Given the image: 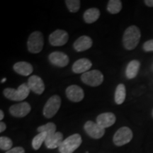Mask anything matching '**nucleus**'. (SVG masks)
I'll use <instances>...</instances> for the list:
<instances>
[{"label":"nucleus","mask_w":153,"mask_h":153,"mask_svg":"<svg viewBox=\"0 0 153 153\" xmlns=\"http://www.w3.org/2000/svg\"><path fill=\"white\" fill-rule=\"evenodd\" d=\"M140 30L136 26H131L125 30L123 36V44L126 50L132 51L137 47L140 40Z\"/></svg>","instance_id":"nucleus-1"},{"label":"nucleus","mask_w":153,"mask_h":153,"mask_svg":"<svg viewBox=\"0 0 153 153\" xmlns=\"http://www.w3.org/2000/svg\"><path fill=\"white\" fill-rule=\"evenodd\" d=\"M30 88L28 84L24 83L21 85L17 89L13 88H7L3 91L4 95L6 98L11 101H20L26 99L30 93Z\"/></svg>","instance_id":"nucleus-2"},{"label":"nucleus","mask_w":153,"mask_h":153,"mask_svg":"<svg viewBox=\"0 0 153 153\" xmlns=\"http://www.w3.org/2000/svg\"><path fill=\"white\" fill-rule=\"evenodd\" d=\"M82 143L81 135L78 133L73 134L62 141L58 150L60 153H73L81 145Z\"/></svg>","instance_id":"nucleus-3"},{"label":"nucleus","mask_w":153,"mask_h":153,"mask_svg":"<svg viewBox=\"0 0 153 153\" xmlns=\"http://www.w3.org/2000/svg\"><path fill=\"white\" fill-rule=\"evenodd\" d=\"M44 45V38L41 32L34 31L29 36L27 42L28 50L30 53H40L43 49Z\"/></svg>","instance_id":"nucleus-4"},{"label":"nucleus","mask_w":153,"mask_h":153,"mask_svg":"<svg viewBox=\"0 0 153 153\" xmlns=\"http://www.w3.org/2000/svg\"><path fill=\"white\" fill-rule=\"evenodd\" d=\"M61 106V99L58 95H54L51 97L47 102L43 109V114L45 118H51L57 114Z\"/></svg>","instance_id":"nucleus-5"},{"label":"nucleus","mask_w":153,"mask_h":153,"mask_svg":"<svg viewBox=\"0 0 153 153\" xmlns=\"http://www.w3.org/2000/svg\"><path fill=\"white\" fill-rule=\"evenodd\" d=\"M133 132L128 127L120 128L116 133L114 134L113 137V141L115 145L116 146H123V145L128 144L133 139Z\"/></svg>","instance_id":"nucleus-6"},{"label":"nucleus","mask_w":153,"mask_h":153,"mask_svg":"<svg viewBox=\"0 0 153 153\" xmlns=\"http://www.w3.org/2000/svg\"><path fill=\"white\" fill-rule=\"evenodd\" d=\"M81 79L86 85L91 87H98L104 81V75L99 70H94L82 74Z\"/></svg>","instance_id":"nucleus-7"},{"label":"nucleus","mask_w":153,"mask_h":153,"mask_svg":"<svg viewBox=\"0 0 153 153\" xmlns=\"http://www.w3.org/2000/svg\"><path fill=\"white\" fill-rule=\"evenodd\" d=\"M84 129L86 133L94 139H100L104 136L105 129L103 128L97 123L88 120L84 125Z\"/></svg>","instance_id":"nucleus-8"},{"label":"nucleus","mask_w":153,"mask_h":153,"mask_svg":"<svg viewBox=\"0 0 153 153\" xmlns=\"http://www.w3.org/2000/svg\"><path fill=\"white\" fill-rule=\"evenodd\" d=\"M69 35L64 30L57 29L49 36V42L53 46H62L68 43Z\"/></svg>","instance_id":"nucleus-9"},{"label":"nucleus","mask_w":153,"mask_h":153,"mask_svg":"<svg viewBox=\"0 0 153 153\" xmlns=\"http://www.w3.org/2000/svg\"><path fill=\"white\" fill-rule=\"evenodd\" d=\"M31 107L28 102H22L19 104L12 105L9 108V112L14 117L23 118L29 114Z\"/></svg>","instance_id":"nucleus-10"},{"label":"nucleus","mask_w":153,"mask_h":153,"mask_svg":"<svg viewBox=\"0 0 153 153\" xmlns=\"http://www.w3.org/2000/svg\"><path fill=\"white\" fill-rule=\"evenodd\" d=\"M48 60L53 65L60 68H64L67 66L70 62V59L68 55L65 53L59 51H55L51 53L48 57Z\"/></svg>","instance_id":"nucleus-11"},{"label":"nucleus","mask_w":153,"mask_h":153,"mask_svg":"<svg viewBox=\"0 0 153 153\" xmlns=\"http://www.w3.org/2000/svg\"><path fill=\"white\" fill-rule=\"evenodd\" d=\"M66 96L69 100L79 102L85 97L83 89L77 85H70L66 89Z\"/></svg>","instance_id":"nucleus-12"},{"label":"nucleus","mask_w":153,"mask_h":153,"mask_svg":"<svg viewBox=\"0 0 153 153\" xmlns=\"http://www.w3.org/2000/svg\"><path fill=\"white\" fill-rule=\"evenodd\" d=\"M27 84L30 90L37 94H41L45 90V85L43 79L38 76L33 75L30 76Z\"/></svg>","instance_id":"nucleus-13"},{"label":"nucleus","mask_w":153,"mask_h":153,"mask_svg":"<svg viewBox=\"0 0 153 153\" xmlns=\"http://www.w3.org/2000/svg\"><path fill=\"white\" fill-rule=\"evenodd\" d=\"M116 120V116L111 112L103 113L97 118V123L104 129L114 125Z\"/></svg>","instance_id":"nucleus-14"},{"label":"nucleus","mask_w":153,"mask_h":153,"mask_svg":"<svg viewBox=\"0 0 153 153\" xmlns=\"http://www.w3.org/2000/svg\"><path fill=\"white\" fill-rule=\"evenodd\" d=\"M92 66V63L87 58H81L74 62L72 65V71L74 73L80 74L88 72Z\"/></svg>","instance_id":"nucleus-15"},{"label":"nucleus","mask_w":153,"mask_h":153,"mask_svg":"<svg viewBox=\"0 0 153 153\" xmlns=\"http://www.w3.org/2000/svg\"><path fill=\"white\" fill-rule=\"evenodd\" d=\"M93 41L89 36H82L76 40L74 43V48L77 52L87 51L92 46Z\"/></svg>","instance_id":"nucleus-16"},{"label":"nucleus","mask_w":153,"mask_h":153,"mask_svg":"<svg viewBox=\"0 0 153 153\" xmlns=\"http://www.w3.org/2000/svg\"><path fill=\"white\" fill-rule=\"evenodd\" d=\"M63 140V134L60 132H56L51 136L47 137L45 141V145L47 148L55 149L60 146Z\"/></svg>","instance_id":"nucleus-17"},{"label":"nucleus","mask_w":153,"mask_h":153,"mask_svg":"<svg viewBox=\"0 0 153 153\" xmlns=\"http://www.w3.org/2000/svg\"><path fill=\"white\" fill-rule=\"evenodd\" d=\"M13 69L16 73L22 76H28L33 71V66L27 62H18L15 63Z\"/></svg>","instance_id":"nucleus-18"},{"label":"nucleus","mask_w":153,"mask_h":153,"mask_svg":"<svg viewBox=\"0 0 153 153\" xmlns=\"http://www.w3.org/2000/svg\"><path fill=\"white\" fill-rule=\"evenodd\" d=\"M140 63L136 60H132L128 63L126 70V74L128 79H133L137 76L140 70Z\"/></svg>","instance_id":"nucleus-19"},{"label":"nucleus","mask_w":153,"mask_h":153,"mask_svg":"<svg viewBox=\"0 0 153 153\" xmlns=\"http://www.w3.org/2000/svg\"><path fill=\"white\" fill-rule=\"evenodd\" d=\"M100 16V11L97 8H90L84 13V20L87 24L97 22Z\"/></svg>","instance_id":"nucleus-20"},{"label":"nucleus","mask_w":153,"mask_h":153,"mask_svg":"<svg viewBox=\"0 0 153 153\" xmlns=\"http://www.w3.org/2000/svg\"><path fill=\"white\" fill-rule=\"evenodd\" d=\"M126 89L123 84H119L115 91V102L118 105L122 104L126 99Z\"/></svg>","instance_id":"nucleus-21"},{"label":"nucleus","mask_w":153,"mask_h":153,"mask_svg":"<svg viewBox=\"0 0 153 153\" xmlns=\"http://www.w3.org/2000/svg\"><path fill=\"white\" fill-rule=\"evenodd\" d=\"M122 9V2L120 0H110L107 5V10L112 14L119 13Z\"/></svg>","instance_id":"nucleus-22"},{"label":"nucleus","mask_w":153,"mask_h":153,"mask_svg":"<svg viewBox=\"0 0 153 153\" xmlns=\"http://www.w3.org/2000/svg\"><path fill=\"white\" fill-rule=\"evenodd\" d=\"M38 133H46L47 137L51 136L56 133V125L53 123H48L45 125L39 126L37 128Z\"/></svg>","instance_id":"nucleus-23"},{"label":"nucleus","mask_w":153,"mask_h":153,"mask_svg":"<svg viewBox=\"0 0 153 153\" xmlns=\"http://www.w3.org/2000/svg\"><path fill=\"white\" fill-rule=\"evenodd\" d=\"M47 136L46 133H40L33 137L32 140V147L34 150H38V149H40L43 143L45 142L46 140Z\"/></svg>","instance_id":"nucleus-24"},{"label":"nucleus","mask_w":153,"mask_h":153,"mask_svg":"<svg viewBox=\"0 0 153 153\" xmlns=\"http://www.w3.org/2000/svg\"><path fill=\"white\" fill-rule=\"evenodd\" d=\"M80 3L79 0H66L65 4L70 12L75 13L79 10Z\"/></svg>","instance_id":"nucleus-25"},{"label":"nucleus","mask_w":153,"mask_h":153,"mask_svg":"<svg viewBox=\"0 0 153 153\" xmlns=\"http://www.w3.org/2000/svg\"><path fill=\"white\" fill-rule=\"evenodd\" d=\"M13 142L8 137L1 136L0 137V148L1 150L8 151L12 148Z\"/></svg>","instance_id":"nucleus-26"},{"label":"nucleus","mask_w":153,"mask_h":153,"mask_svg":"<svg viewBox=\"0 0 153 153\" xmlns=\"http://www.w3.org/2000/svg\"><path fill=\"white\" fill-rule=\"evenodd\" d=\"M143 50L146 52H150V51H153V39L150 40V41H146L143 44Z\"/></svg>","instance_id":"nucleus-27"},{"label":"nucleus","mask_w":153,"mask_h":153,"mask_svg":"<svg viewBox=\"0 0 153 153\" xmlns=\"http://www.w3.org/2000/svg\"><path fill=\"white\" fill-rule=\"evenodd\" d=\"M5 153H25V150L22 147H15V148L7 151Z\"/></svg>","instance_id":"nucleus-28"},{"label":"nucleus","mask_w":153,"mask_h":153,"mask_svg":"<svg viewBox=\"0 0 153 153\" xmlns=\"http://www.w3.org/2000/svg\"><path fill=\"white\" fill-rule=\"evenodd\" d=\"M6 128H7L6 124L4 123V122H1V123H0V132H1V133H3V132L6 130Z\"/></svg>","instance_id":"nucleus-29"},{"label":"nucleus","mask_w":153,"mask_h":153,"mask_svg":"<svg viewBox=\"0 0 153 153\" xmlns=\"http://www.w3.org/2000/svg\"><path fill=\"white\" fill-rule=\"evenodd\" d=\"M144 2L148 7H153V0H145Z\"/></svg>","instance_id":"nucleus-30"},{"label":"nucleus","mask_w":153,"mask_h":153,"mask_svg":"<svg viewBox=\"0 0 153 153\" xmlns=\"http://www.w3.org/2000/svg\"><path fill=\"white\" fill-rule=\"evenodd\" d=\"M4 117V114L2 110H0V120H2Z\"/></svg>","instance_id":"nucleus-31"},{"label":"nucleus","mask_w":153,"mask_h":153,"mask_svg":"<svg viewBox=\"0 0 153 153\" xmlns=\"http://www.w3.org/2000/svg\"><path fill=\"white\" fill-rule=\"evenodd\" d=\"M6 81V78H4V79H1V83H4V82Z\"/></svg>","instance_id":"nucleus-32"},{"label":"nucleus","mask_w":153,"mask_h":153,"mask_svg":"<svg viewBox=\"0 0 153 153\" xmlns=\"http://www.w3.org/2000/svg\"><path fill=\"white\" fill-rule=\"evenodd\" d=\"M152 116H153V110H152Z\"/></svg>","instance_id":"nucleus-33"}]
</instances>
